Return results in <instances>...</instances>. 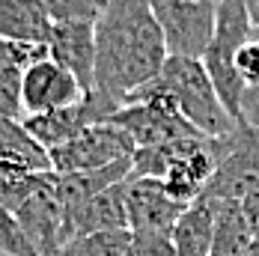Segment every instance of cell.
<instances>
[{"label": "cell", "instance_id": "6da1fadb", "mask_svg": "<svg viewBox=\"0 0 259 256\" xmlns=\"http://www.w3.org/2000/svg\"><path fill=\"white\" fill-rule=\"evenodd\" d=\"M164 33L149 0H107L96 18V87L116 104L161 72Z\"/></svg>", "mask_w": 259, "mask_h": 256}, {"label": "cell", "instance_id": "7a4b0ae2", "mask_svg": "<svg viewBox=\"0 0 259 256\" xmlns=\"http://www.w3.org/2000/svg\"><path fill=\"white\" fill-rule=\"evenodd\" d=\"M221 149H224V134L221 137L194 134V137H179L161 146H143L131 155V173L155 176L176 200L191 203L203 194L206 182L211 179Z\"/></svg>", "mask_w": 259, "mask_h": 256}, {"label": "cell", "instance_id": "3957f363", "mask_svg": "<svg viewBox=\"0 0 259 256\" xmlns=\"http://www.w3.org/2000/svg\"><path fill=\"white\" fill-rule=\"evenodd\" d=\"M158 80L173 96L179 113L200 134L221 137V134H230L238 125V119H233L230 110L224 107L200 57H173L170 54L158 72Z\"/></svg>", "mask_w": 259, "mask_h": 256}, {"label": "cell", "instance_id": "277c9868", "mask_svg": "<svg viewBox=\"0 0 259 256\" xmlns=\"http://www.w3.org/2000/svg\"><path fill=\"white\" fill-rule=\"evenodd\" d=\"M259 30L253 27L244 0H218V18H214V36L208 42L206 54L200 57L208 77L221 96L230 116L241 122V99H244V80L235 72V54L244 42H250Z\"/></svg>", "mask_w": 259, "mask_h": 256}, {"label": "cell", "instance_id": "5b68a950", "mask_svg": "<svg viewBox=\"0 0 259 256\" xmlns=\"http://www.w3.org/2000/svg\"><path fill=\"white\" fill-rule=\"evenodd\" d=\"M259 185V125L238 122L224 134V149L218 167L206 182L203 194L208 200H241Z\"/></svg>", "mask_w": 259, "mask_h": 256}, {"label": "cell", "instance_id": "8992f818", "mask_svg": "<svg viewBox=\"0 0 259 256\" xmlns=\"http://www.w3.org/2000/svg\"><path fill=\"white\" fill-rule=\"evenodd\" d=\"M167 54L203 57L214 36L218 0H149Z\"/></svg>", "mask_w": 259, "mask_h": 256}, {"label": "cell", "instance_id": "52a82bcc", "mask_svg": "<svg viewBox=\"0 0 259 256\" xmlns=\"http://www.w3.org/2000/svg\"><path fill=\"white\" fill-rule=\"evenodd\" d=\"M134 140L113 122H96L83 128L78 137L66 140L63 146L48 149L54 173H80V170H99L104 164L122 161L134 155Z\"/></svg>", "mask_w": 259, "mask_h": 256}, {"label": "cell", "instance_id": "ba28073f", "mask_svg": "<svg viewBox=\"0 0 259 256\" xmlns=\"http://www.w3.org/2000/svg\"><path fill=\"white\" fill-rule=\"evenodd\" d=\"M125 205H128V230L146 232V235H173V227L182 218L185 205L176 200L164 182L155 176H128V191H125Z\"/></svg>", "mask_w": 259, "mask_h": 256}, {"label": "cell", "instance_id": "9c48e42d", "mask_svg": "<svg viewBox=\"0 0 259 256\" xmlns=\"http://www.w3.org/2000/svg\"><path fill=\"white\" fill-rule=\"evenodd\" d=\"M54 185H57V173L48 170L42 185L12 211L24 230L27 241L33 244V250L39 256H57L66 241L63 238V205L57 200Z\"/></svg>", "mask_w": 259, "mask_h": 256}, {"label": "cell", "instance_id": "30bf717a", "mask_svg": "<svg viewBox=\"0 0 259 256\" xmlns=\"http://www.w3.org/2000/svg\"><path fill=\"white\" fill-rule=\"evenodd\" d=\"M83 96L87 93L78 83V77L51 57H42L33 66H27L24 80H21L24 113H42V110H54V107H66V104L80 102Z\"/></svg>", "mask_w": 259, "mask_h": 256}, {"label": "cell", "instance_id": "8fae6325", "mask_svg": "<svg viewBox=\"0 0 259 256\" xmlns=\"http://www.w3.org/2000/svg\"><path fill=\"white\" fill-rule=\"evenodd\" d=\"M48 57L78 77L83 93L96 87V21H63L51 24L45 39Z\"/></svg>", "mask_w": 259, "mask_h": 256}, {"label": "cell", "instance_id": "7c38bea8", "mask_svg": "<svg viewBox=\"0 0 259 256\" xmlns=\"http://www.w3.org/2000/svg\"><path fill=\"white\" fill-rule=\"evenodd\" d=\"M125 191L128 179L107 185L102 194H96L90 203L80 208L78 215H72L63 224V238H75L87 232H102V230H128V205H125ZM63 241V244H66Z\"/></svg>", "mask_w": 259, "mask_h": 256}, {"label": "cell", "instance_id": "4fadbf2b", "mask_svg": "<svg viewBox=\"0 0 259 256\" xmlns=\"http://www.w3.org/2000/svg\"><path fill=\"white\" fill-rule=\"evenodd\" d=\"M131 176V158L122 161H113V164H104L99 170H80V173H57V200L63 205V224L78 215L83 205L90 203L96 194H102L107 185L113 182H122Z\"/></svg>", "mask_w": 259, "mask_h": 256}, {"label": "cell", "instance_id": "5bb4252c", "mask_svg": "<svg viewBox=\"0 0 259 256\" xmlns=\"http://www.w3.org/2000/svg\"><path fill=\"white\" fill-rule=\"evenodd\" d=\"M48 57L45 45H33V42H12V39H0V116H21V80H24L27 66H33L36 60Z\"/></svg>", "mask_w": 259, "mask_h": 256}, {"label": "cell", "instance_id": "9a60e30c", "mask_svg": "<svg viewBox=\"0 0 259 256\" xmlns=\"http://www.w3.org/2000/svg\"><path fill=\"white\" fill-rule=\"evenodd\" d=\"M173 247L176 256H208L214 238V200L197 197L185 205L182 218L173 227Z\"/></svg>", "mask_w": 259, "mask_h": 256}, {"label": "cell", "instance_id": "2e32d148", "mask_svg": "<svg viewBox=\"0 0 259 256\" xmlns=\"http://www.w3.org/2000/svg\"><path fill=\"white\" fill-rule=\"evenodd\" d=\"M51 18L36 0H0V39L45 45Z\"/></svg>", "mask_w": 259, "mask_h": 256}, {"label": "cell", "instance_id": "e0dca14e", "mask_svg": "<svg viewBox=\"0 0 259 256\" xmlns=\"http://www.w3.org/2000/svg\"><path fill=\"white\" fill-rule=\"evenodd\" d=\"M0 164L24 170H51L48 149L15 116H0Z\"/></svg>", "mask_w": 259, "mask_h": 256}, {"label": "cell", "instance_id": "ac0fdd59", "mask_svg": "<svg viewBox=\"0 0 259 256\" xmlns=\"http://www.w3.org/2000/svg\"><path fill=\"white\" fill-rule=\"evenodd\" d=\"M253 244V230L238 200H214V238L208 256H244Z\"/></svg>", "mask_w": 259, "mask_h": 256}, {"label": "cell", "instance_id": "d6986e66", "mask_svg": "<svg viewBox=\"0 0 259 256\" xmlns=\"http://www.w3.org/2000/svg\"><path fill=\"white\" fill-rule=\"evenodd\" d=\"M131 230H102L69 238L57 256H125Z\"/></svg>", "mask_w": 259, "mask_h": 256}, {"label": "cell", "instance_id": "ffe728a7", "mask_svg": "<svg viewBox=\"0 0 259 256\" xmlns=\"http://www.w3.org/2000/svg\"><path fill=\"white\" fill-rule=\"evenodd\" d=\"M45 176H48V170H24V167L0 164V205L15 211L42 185Z\"/></svg>", "mask_w": 259, "mask_h": 256}, {"label": "cell", "instance_id": "44dd1931", "mask_svg": "<svg viewBox=\"0 0 259 256\" xmlns=\"http://www.w3.org/2000/svg\"><path fill=\"white\" fill-rule=\"evenodd\" d=\"M42 12L51 18V24L63 21H96L102 15L99 0H36Z\"/></svg>", "mask_w": 259, "mask_h": 256}, {"label": "cell", "instance_id": "7402d4cb", "mask_svg": "<svg viewBox=\"0 0 259 256\" xmlns=\"http://www.w3.org/2000/svg\"><path fill=\"white\" fill-rule=\"evenodd\" d=\"M0 253L3 256H39L33 250V244L27 241L18 218L6 205H0Z\"/></svg>", "mask_w": 259, "mask_h": 256}, {"label": "cell", "instance_id": "603a6c76", "mask_svg": "<svg viewBox=\"0 0 259 256\" xmlns=\"http://www.w3.org/2000/svg\"><path fill=\"white\" fill-rule=\"evenodd\" d=\"M125 256H176L170 235H146V232H131Z\"/></svg>", "mask_w": 259, "mask_h": 256}, {"label": "cell", "instance_id": "cb8c5ba5", "mask_svg": "<svg viewBox=\"0 0 259 256\" xmlns=\"http://www.w3.org/2000/svg\"><path fill=\"white\" fill-rule=\"evenodd\" d=\"M235 72L244 80V90L247 87H259V33L238 48V54H235Z\"/></svg>", "mask_w": 259, "mask_h": 256}, {"label": "cell", "instance_id": "d4e9b609", "mask_svg": "<svg viewBox=\"0 0 259 256\" xmlns=\"http://www.w3.org/2000/svg\"><path fill=\"white\" fill-rule=\"evenodd\" d=\"M238 203H241V211H244V218H247V224L253 230V238H259V185L250 194H244Z\"/></svg>", "mask_w": 259, "mask_h": 256}, {"label": "cell", "instance_id": "484cf974", "mask_svg": "<svg viewBox=\"0 0 259 256\" xmlns=\"http://www.w3.org/2000/svg\"><path fill=\"white\" fill-rule=\"evenodd\" d=\"M241 122L259 125V87H247L241 99Z\"/></svg>", "mask_w": 259, "mask_h": 256}, {"label": "cell", "instance_id": "4316f807", "mask_svg": "<svg viewBox=\"0 0 259 256\" xmlns=\"http://www.w3.org/2000/svg\"><path fill=\"white\" fill-rule=\"evenodd\" d=\"M244 9H247V15H250L253 27L259 30V0H244Z\"/></svg>", "mask_w": 259, "mask_h": 256}, {"label": "cell", "instance_id": "83f0119b", "mask_svg": "<svg viewBox=\"0 0 259 256\" xmlns=\"http://www.w3.org/2000/svg\"><path fill=\"white\" fill-rule=\"evenodd\" d=\"M244 256H259V238H253V244L244 250Z\"/></svg>", "mask_w": 259, "mask_h": 256}, {"label": "cell", "instance_id": "f1b7e54d", "mask_svg": "<svg viewBox=\"0 0 259 256\" xmlns=\"http://www.w3.org/2000/svg\"><path fill=\"white\" fill-rule=\"evenodd\" d=\"M99 3H102V6H104V3H107V0H99Z\"/></svg>", "mask_w": 259, "mask_h": 256}]
</instances>
